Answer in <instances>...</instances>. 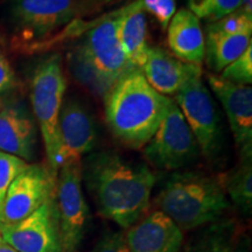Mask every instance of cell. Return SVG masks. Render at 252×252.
I'll return each mask as SVG.
<instances>
[{
	"label": "cell",
	"mask_w": 252,
	"mask_h": 252,
	"mask_svg": "<svg viewBox=\"0 0 252 252\" xmlns=\"http://www.w3.org/2000/svg\"><path fill=\"white\" fill-rule=\"evenodd\" d=\"M82 179L104 219L128 229L149 209L156 175L149 166L103 151L82 165Z\"/></svg>",
	"instance_id": "1"
},
{
	"label": "cell",
	"mask_w": 252,
	"mask_h": 252,
	"mask_svg": "<svg viewBox=\"0 0 252 252\" xmlns=\"http://www.w3.org/2000/svg\"><path fill=\"white\" fill-rule=\"evenodd\" d=\"M104 99L110 131L131 149L149 143L173 103L151 87L139 69L125 72Z\"/></svg>",
	"instance_id": "2"
},
{
	"label": "cell",
	"mask_w": 252,
	"mask_h": 252,
	"mask_svg": "<svg viewBox=\"0 0 252 252\" xmlns=\"http://www.w3.org/2000/svg\"><path fill=\"white\" fill-rule=\"evenodd\" d=\"M126 6L100 18L82 34V39L69 54V64L78 82L97 96L105 98L116 82L133 69L118 39V25Z\"/></svg>",
	"instance_id": "3"
},
{
	"label": "cell",
	"mask_w": 252,
	"mask_h": 252,
	"mask_svg": "<svg viewBox=\"0 0 252 252\" xmlns=\"http://www.w3.org/2000/svg\"><path fill=\"white\" fill-rule=\"evenodd\" d=\"M156 204L182 231L217 222L230 208L220 175L201 172L169 176L158 193Z\"/></svg>",
	"instance_id": "4"
},
{
	"label": "cell",
	"mask_w": 252,
	"mask_h": 252,
	"mask_svg": "<svg viewBox=\"0 0 252 252\" xmlns=\"http://www.w3.org/2000/svg\"><path fill=\"white\" fill-rule=\"evenodd\" d=\"M80 8V0H12L14 45L30 53L50 48Z\"/></svg>",
	"instance_id": "5"
},
{
	"label": "cell",
	"mask_w": 252,
	"mask_h": 252,
	"mask_svg": "<svg viewBox=\"0 0 252 252\" xmlns=\"http://www.w3.org/2000/svg\"><path fill=\"white\" fill-rule=\"evenodd\" d=\"M65 89L67 81L59 55L50 56L37 65L32 78L31 100L45 144L48 168L55 175H58V125Z\"/></svg>",
	"instance_id": "6"
},
{
	"label": "cell",
	"mask_w": 252,
	"mask_h": 252,
	"mask_svg": "<svg viewBox=\"0 0 252 252\" xmlns=\"http://www.w3.org/2000/svg\"><path fill=\"white\" fill-rule=\"evenodd\" d=\"M174 102L193 132L200 153L208 161L216 160L223 147V131L216 104L201 76L186 82Z\"/></svg>",
	"instance_id": "7"
},
{
	"label": "cell",
	"mask_w": 252,
	"mask_h": 252,
	"mask_svg": "<svg viewBox=\"0 0 252 252\" xmlns=\"http://www.w3.org/2000/svg\"><path fill=\"white\" fill-rule=\"evenodd\" d=\"M200 154L193 132L173 100L156 133L145 145V159L161 171H178L194 162Z\"/></svg>",
	"instance_id": "8"
},
{
	"label": "cell",
	"mask_w": 252,
	"mask_h": 252,
	"mask_svg": "<svg viewBox=\"0 0 252 252\" xmlns=\"http://www.w3.org/2000/svg\"><path fill=\"white\" fill-rule=\"evenodd\" d=\"M55 202L62 250L63 252H76L86 234L89 219V208L82 189L81 161L67 163L59 169Z\"/></svg>",
	"instance_id": "9"
},
{
	"label": "cell",
	"mask_w": 252,
	"mask_h": 252,
	"mask_svg": "<svg viewBox=\"0 0 252 252\" xmlns=\"http://www.w3.org/2000/svg\"><path fill=\"white\" fill-rule=\"evenodd\" d=\"M204 34V60L212 74H220L252 45V15L238 8L208 23Z\"/></svg>",
	"instance_id": "10"
},
{
	"label": "cell",
	"mask_w": 252,
	"mask_h": 252,
	"mask_svg": "<svg viewBox=\"0 0 252 252\" xmlns=\"http://www.w3.org/2000/svg\"><path fill=\"white\" fill-rule=\"evenodd\" d=\"M56 178L48 167L28 165L9 186L6 193L0 225L14 224L36 212L55 195Z\"/></svg>",
	"instance_id": "11"
},
{
	"label": "cell",
	"mask_w": 252,
	"mask_h": 252,
	"mask_svg": "<svg viewBox=\"0 0 252 252\" xmlns=\"http://www.w3.org/2000/svg\"><path fill=\"white\" fill-rule=\"evenodd\" d=\"M0 237L18 252H63L55 195L20 222L0 225Z\"/></svg>",
	"instance_id": "12"
},
{
	"label": "cell",
	"mask_w": 252,
	"mask_h": 252,
	"mask_svg": "<svg viewBox=\"0 0 252 252\" xmlns=\"http://www.w3.org/2000/svg\"><path fill=\"white\" fill-rule=\"evenodd\" d=\"M97 140L96 124L80 102L67 98L62 104L58 125V157L56 171L94 150Z\"/></svg>",
	"instance_id": "13"
},
{
	"label": "cell",
	"mask_w": 252,
	"mask_h": 252,
	"mask_svg": "<svg viewBox=\"0 0 252 252\" xmlns=\"http://www.w3.org/2000/svg\"><path fill=\"white\" fill-rule=\"evenodd\" d=\"M208 83L220 99L228 117L230 130L241 159L252 158V89L224 80L216 74H208Z\"/></svg>",
	"instance_id": "14"
},
{
	"label": "cell",
	"mask_w": 252,
	"mask_h": 252,
	"mask_svg": "<svg viewBox=\"0 0 252 252\" xmlns=\"http://www.w3.org/2000/svg\"><path fill=\"white\" fill-rule=\"evenodd\" d=\"M125 237L130 252H182L184 247L182 230L160 210L138 220Z\"/></svg>",
	"instance_id": "15"
},
{
	"label": "cell",
	"mask_w": 252,
	"mask_h": 252,
	"mask_svg": "<svg viewBox=\"0 0 252 252\" xmlns=\"http://www.w3.org/2000/svg\"><path fill=\"white\" fill-rule=\"evenodd\" d=\"M140 70L151 87L163 96H175L188 80L202 75L200 65L182 62L160 47H149Z\"/></svg>",
	"instance_id": "16"
},
{
	"label": "cell",
	"mask_w": 252,
	"mask_h": 252,
	"mask_svg": "<svg viewBox=\"0 0 252 252\" xmlns=\"http://www.w3.org/2000/svg\"><path fill=\"white\" fill-rule=\"evenodd\" d=\"M36 141V124L26 110L18 105L0 109V152L31 161Z\"/></svg>",
	"instance_id": "17"
},
{
	"label": "cell",
	"mask_w": 252,
	"mask_h": 252,
	"mask_svg": "<svg viewBox=\"0 0 252 252\" xmlns=\"http://www.w3.org/2000/svg\"><path fill=\"white\" fill-rule=\"evenodd\" d=\"M167 30V42L176 59L197 65L204 61V34L196 15L181 8L173 15Z\"/></svg>",
	"instance_id": "18"
},
{
	"label": "cell",
	"mask_w": 252,
	"mask_h": 252,
	"mask_svg": "<svg viewBox=\"0 0 252 252\" xmlns=\"http://www.w3.org/2000/svg\"><path fill=\"white\" fill-rule=\"evenodd\" d=\"M185 252H250V243L237 220H220L204 226Z\"/></svg>",
	"instance_id": "19"
},
{
	"label": "cell",
	"mask_w": 252,
	"mask_h": 252,
	"mask_svg": "<svg viewBox=\"0 0 252 252\" xmlns=\"http://www.w3.org/2000/svg\"><path fill=\"white\" fill-rule=\"evenodd\" d=\"M118 39L131 67L140 70L150 47L147 45V20L141 0L126 5L119 20Z\"/></svg>",
	"instance_id": "20"
},
{
	"label": "cell",
	"mask_w": 252,
	"mask_h": 252,
	"mask_svg": "<svg viewBox=\"0 0 252 252\" xmlns=\"http://www.w3.org/2000/svg\"><path fill=\"white\" fill-rule=\"evenodd\" d=\"M251 159H241L239 166L226 174H222L226 196L244 215L252 210V163Z\"/></svg>",
	"instance_id": "21"
},
{
	"label": "cell",
	"mask_w": 252,
	"mask_h": 252,
	"mask_svg": "<svg viewBox=\"0 0 252 252\" xmlns=\"http://www.w3.org/2000/svg\"><path fill=\"white\" fill-rule=\"evenodd\" d=\"M243 0H187L188 9L203 19L207 23H214L241 8Z\"/></svg>",
	"instance_id": "22"
},
{
	"label": "cell",
	"mask_w": 252,
	"mask_h": 252,
	"mask_svg": "<svg viewBox=\"0 0 252 252\" xmlns=\"http://www.w3.org/2000/svg\"><path fill=\"white\" fill-rule=\"evenodd\" d=\"M220 77L239 86L252 83V45L245 52L220 71Z\"/></svg>",
	"instance_id": "23"
},
{
	"label": "cell",
	"mask_w": 252,
	"mask_h": 252,
	"mask_svg": "<svg viewBox=\"0 0 252 252\" xmlns=\"http://www.w3.org/2000/svg\"><path fill=\"white\" fill-rule=\"evenodd\" d=\"M27 166L28 163L20 158L0 152V213L9 186Z\"/></svg>",
	"instance_id": "24"
},
{
	"label": "cell",
	"mask_w": 252,
	"mask_h": 252,
	"mask_svg": "<svg viewBox=\"0 0 252 252\" xmlns=\"http://www.w3.org/2000/svg\"><path fill=\"white\" fill-rule=\"evenodd\" d=\"M144 12L152 14L162 30L168 27L176 12V0H141Z\"/></svg>",
	"instance_id": "25"
},
{
	"label": "cell",
	"mask_w": 252,
	"mask_h": 252,
	"mask_svg": "<svg viewBox=\"0 0 252 252\" xmlns=\"http://www.w3.org/2000/svg\"><path fill=\"white\" fill-rule=\"evenodd\" d=\"M93 252H130L126 237L122 232H106Z\"/></svg>",
	"instance_id": "26"
},
{
	"label": "cell",
	"mask_w": 252,
	"mask_h": 252,
	"mask_svg": "<svg viewBox=\"0 0 252 252\" xmlns=\"http://www.w3.org/2000/svg\"><path fill=\"white\" fill-rule=\"evenodd\" d=\"M15 84L13 69L11 68L7 59L0 50V94L11 90Z\"/></svg>",
	"instance_id": "27"
},
{
	"label": "cell",
	"mask_w": 252,
	"mask_h": 252,
	"mask_svg": "<svg viewBox=\"0 0 252 252\" xmlns=\"http://www.w3.org/2000/svg\"><path fill=\"white\" fill-rule=\"evenodd\" d=\"M241 9L249 15H252V0H243Z\"/></svg>",
	"instance_id": "28"
},
{
	"label": "cell",
	"mask_w": 252,
	"mask_h": 252,
	"mask_svg": "<svg viewBox=\"0 0 252 252\" xmlns=\"http://www.w3.org/2000/svg\"><path fill=\"white\" fill-rule=\"evenodd\" d=\"M0 252H18V251L14 250L11 245H8L4 239L0 237Z\"/></svg>",
	"instance_id": "29"
},
{
	"label": "cell",
	"mask_w": 252,
	"mask_h": 252,
	"mask_svg": "<svg viewBox=\"0 0 252 252\" xmlns=\"http://www.w3.org/2000/svg\"><path fill=\"white\" fill-rule=\"evenodd\" d=\"M84 1H86L87 4L97 6V5H105V4H109V2H111L112 0H84Z\"/></svg>",
	"instance_id": "30"
},
{
	"label": "cell",
	"mask_w": 252,
	"mask_h": 252,
	"mask_svg": "<svg viewBox=\"0 0 252 252\" xmlns=\"http://www.w3.org/2000/svg\"><path fill=\"white\" fill-rule=\"evenodd\" d=\"M0 109H1V103H0Z\"/></svg>",
	"instance_id": "31"
}]
</instances>
